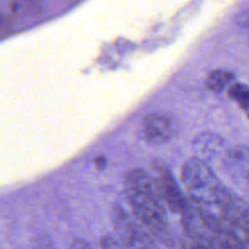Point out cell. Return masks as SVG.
Returning a JSON list of instances; mask_svg holds the SVG:
<instances>
[{
	"label": "cell",
	"mask_w": 249,
	"mask_h": 249,
	"mask_svg": "<svg viewBox=\"0 0 249 249\" xmlns=\"http://www.w3.org/2000/svg\"><path fill=\"white\" fill-rule=\"evenodd\" d=\"M124 186L134 218L156 240L172 245L170 226L155 179L143 169H131L126 173Z\"/></svg>",
	"instance_id": "1"
},
{
	"label": "cell",
	"mask_w": 249,
	"mask_h": 249,
	"mask_svg": "<svg viewBox=\"0 0 249 249\" xmlns=\"http://www.w3.org/2000/svg\"><path fill=\"white\" fill-rule=\"evenodd\" d=\"M181 179L196 206L206 209L218 206L225 186L220 184L206 160L198 157L190 158L182 167Z\"/></svg>",
	"instance_id": "2"
},
{
	"label": "cell",
	"mask_w": 249,
	"mask_h": 249,
	"mask_svg": "<svg viewBox=\"0 0 249 249\" xmlns=\"http://www.w3.org/2000/svg\"><path fill=\"white\" fill-rule=\"evenodd\" d=\"M112 224L117 237L124 247L139 249L152 245L151 236L136 219L131 218L121 206H114L112 209Z\"/></svg>",
	"instance_id": "3"
},
{
	"label": "cell",
	"mask_w": 249,
	"mask_h": 249,
	"mask_svg": "<svg viewBox=\"0 0 249 249\" xmlns=\"http://www.w3.org/2000/svg\"><path fill=\"white\" fill-rule=\"evenodd\" d=\"M155 172L157 173L155 182L157 186L158 195H160L162 202H164L165 206L168 207V209L172 211L173 213L180 214L181 216L189 213L192 207L186 202L184 194L175 181L170 170L164 165H160V167L155 168Z\"/></svg>",
	"instance_id": "4"
},
{
	"label": "cell",
	"mask_w": 249,
	"mask_h": 249,
	"mask_svg": "<svg viewBox=\"0 0 249 249\" xmlns=\"http://www.w3.org/2000/svg\"><path fill=\"white\" fill-rule=\"evenodd\" d=\"M141 135L146 142L160 146L167 143L175 134V124L165 113H151L141 122Z\"/></svg>",
	"instance_id": "5"
},
{
	"label": "cell",
	"mask_w": 249,
	"mask_h": 249,
	"mask_svg": "<svg viewBox=\"0 0 249 249\" xmlns=\"http://www.w3.org/2000/svg\"><path fill=\"white\" fill-rule=\"evenodd\" d=\"M225 147V141L223 138L213 133H206L199 135L194 141V150L197 157L201 160H211L220 155Z\"/></svg>",
	"instance_id": "6"
},
{
	"label": "cell",
	"mask_w": 249,
	"mask_h": 249,
	"mask_svg": "<svg viewBox=\"0 0 249 249\" xmlns=\"http://www.w3.org/2000/svg\"><path fill=\"white\" fill-rule=\"evenodd\" d=\"M235 80V74L228 70H215L207 77V87L214 92H223Z\"/></svg>",
	"instance_id": "7"
},
{
	"label": "cell",
	"mask_w": 249,
	"mask_h": 249,
	"mask_svg": "<svg viewBox=\"0 0 249 249\" xmlns=\"http://www.w3.org/2000/svg\"><path fill=\"white\" fill-rule=\"evenodd\" d=\"M213 246L214 249H246L242 238L230 229H224L216 233Z\"/></svg>",
	"instance_id": "8"
},
{
	"label": "cell",
	"mask_w": 249,
	"mask_h": 249,
	"mask_svg": "<svg viewBox=\"0 0 249 249\" xmlns=\"http://www.w3.org/2000/svg\"><path fill=\"white\" fill-rule=\"evenodd\" d=\"M228 94L243 109L249 118V87L242 83H232L228 88Z\"/></svg>",
	"instance_id": "9"
},
{
	"label": "cell",
	"mask_w": 249,
	"mask_h": 249,
	"mask_svg": "<svg viewBox=\"0 0 249 249\" xmlns=\"http://www.w3.org/2000/svg\"><path fill=\"white\" fill-rule=\"evenodd\" d=\"M33 249H56V247L49 238L38 236L33 241Z\"/></svg>",
	"instance_id": "10"
},
{
	"label": "cell",
	"mask_w": 249,
	"mask_h": 249,
	"mask_svg": "<svg viewBox=\"0 0 249 249\" xmlns=\"http://www.w3.org/2000/svg\"><path fill=\"white\" fill-rule=\"evenodd\" d=\"M236 22H237L238 26L249 36V11H245L242 14L237 15Z\"/></svg>",
	"instance_id": "11"
},
{
	"label": "cell",
	"mask_w": 249,
	"mask_h": 249,
	"mask_svg": "<svg viewBox=\"0 0 249 249\" xmlns=\"http://www.w3.org/2000/svg\"><path fill=\"white\" fill-rule=\"evenodd\" d=\"M101 249H121V247L113 238L104 237L101 240Z\"/></svg>",
	"instance_id": "12"
},
{
	"label": "cell",
	"mask_w": 249,
	"mask_h": 249,
	"mask_svg": "<svg viewBox=\"0 0 249 249\" xmlns=\"http://www.w3.org/2000/svg\"><path fill=\"white\" fill-rule=\"evenodd\" d=\"M71 249H92L84 240H74L71 243Z\"/></svg>",
	"instance_id": "13"
},
{
	"label": "cell",
	"mask_w": 249,
	"mask_h": 249,
	"mask_svg": "<svg viewBox=\"0 0 249 249\" xmlns=\"http://www.w3.org/2000/svg\"><path fill=\"white\" fill-rule=\"evenodd\" d=\"M139 249H156V248L153 247V245H152V246H147V247H142V248H139Z\"/></svg>",
	"instance_id": "14"
},
{
	"label": "cell",
	"mask_w": 249,
	"mask_h": 249,
	"mask_svg": "<svg viewBox=\"0 0 249 249\" xmlns=\"http://www.w3.org/2000/svg\"><path fill=\"white\" fill-rule=\"evenodd\" d=\"M247 180H248V184H249V172H248V174H247Z\"/></svg>",
	"instance_id": "15"
}]
</instances>
